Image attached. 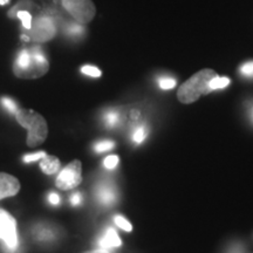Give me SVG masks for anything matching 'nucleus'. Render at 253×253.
I'll list each match as a JSON object with an SVG mask.
<instances>
[{
	"label": "nucleus",
	"instance_id": "nucleus-1",
	"mask_svg": "<svg viewBox=\"0 0 253 253\" xmlns=\"http://www.w3.org/2000/svg\"><path fill=\"white\" fill-rule=\"evenodd\" d=\"M214 77H217V73L213 69L205 68L202 69L192 75L188 81H185L177 91V97L182 103L189 104L197 101L202 95H207L211 93L209 84Z\"/></svg>",
	"mask_w": 253,
	"mask_h": 253
},
{
	"label": "nucleus",
	"instance_id": "nucleus-2",
	"mask_svg": "<svg viewBox=\"0 0 253 253\" xmlns=\"http://www.w3.org/2000/svg\"><path fill=\"white\" fill-rule=\"evenodd\" d=\"M19 125L28 130L26 143L30 148H36L46 141L48 135V126L46 120L39 113L30 109H19L15 113Z\"/></svg>",
	"mask_w": 253,
	"mask_h": 253
},
{
	"label": "nucleus",
	"instance_id": "nucleus-3",
	"mask_svg": "<svg viewBox=\"0 0 253 253\" xmlns=\"http://www.w3.org/2000/svg\"><path fill=\"white\" fill-rule=\"evenodd\" d=\"M61 4L73 19L81 25L90 23L96 14V7L91 0H61Z\"/></svg>",
	"mask_w": 253,
	"mask_h": 253
},
{
	"label": "nucleus",
	"instance_id": "nucleus-4",
	"mask_svg": "<svg viewBox=\"0 0 253 253\" xmlns=\"http://www.w3.org/2000/svg\"><path fill=\"white\" fill-rule=\"evenodd\" d=\"M31 61L24 71L19 72L15 77L20 79H38L43 77L49 69L48 60L40 47H31Z\"/></svg>",
	"mask_w": 253,
	"mask_h": 253
},
{
	"label": "nucleus",
	"instance_id": "nucleus-5",
	"mask_svg": "<svg viewBox=\"0 0 253 253\" xmlns=\"http://www.w3.org/2000/svg\"><path fill=\"white\" fill-rule=\"evenodd\" d=\"M82 182V164L79 160L72 161L56 177V188L63 191L73 190Z\"/></svg>",
	"mask_w": 253,
	"mask_h": 253
},
{
	"label": "nucleus",
	"instance_id": "nucleus-6",
	"mask_svg": "<svg viewBox=\"0 0 253 253\" xmlns=\"http://www.w3.org/2000/svg\"><path fill=\"white\" fill-rule=\"evenodd\" d=\"M28 32H30V38L32 40L38 43H43L48 42L55 37L56 26L52 18L47 17V15H41L34 21V24L32 23V27Z\"/></svg>",
	"mask_w": 253,
	"mask_h": 253
},
{
	"label": "nucleus",
	"instance_id": "nucleus-7",
	"mask_svg": "<svg viewBox=\"0 0 253 253\" xmlns=\"http://www.w3.org/2000/svg\"><path fill=\"white\" fill-rule=\"evenodd\" d=\"M0 239L5 242L8 249L14 250L18 246L17 221L7 211L0 209Z\"/></svg>",
	"mask_w": 253,
	"mask_h": 253
},
{
	"label": "nucleus",
	"instance_id": "nucleus-8",
	"mask_svg": "<svg viewBox=\"0 0 253 253\" xmlns=\"http://www.w3.org/2000/svg\"><path fill=\"white\" fill-rule=\"evenodd\" d=\"M20 191V182L14 176L0 172V199L13 197Z\"/></svg>",
	"mask_w": 253,
	"mask_h": 253
},
{
	"label": "nucleus",
	"instance_id": "nucleus-9",
	"mask_svg": "<svg viewBox=\"0 0 253 253\" xmlns=\"http://www.w3.org/2000/svg\"><path fill=\"white\" fill-rule=\"evenodd\" d=\"M97 199L104 205H112L116 201V190L109 183H102L96 190Z\"/></svg>",
	"mask_w": 253,
	"mask_h": 253
},
{
	"label": "nucleus",
	"instance_id": "nucleus-10",
	"mask_svg": "<svg viewBox=\"0 0 253 253\" xmlns=\"http://www.w3.org/2000/svg\"><path fill=\"white\" fill-rule=\"evenodd\" d=\"M99 245L101 249L108 250L113 248H120L122 245V242L118 233H116V231L109 227V229H107L106 233H104L103 238L100 239Z\"/></svg>",
	"mask_w": 253,
	"mask_h": 253
},
{
	"label": "nucleus",
	"instance_id": "nucleus-11",
	"mask_svg": "<svg viewBox=\"0 0 253 253\" xmlns=\"http://www.w3.org/2000/svg\"><path fill=\"white\" fill-rule=\"evenodd\" d=\"M60 166V160L55 156H50V155H46L45 157H42L40 160V168L42 170L43 173L46 175H53L56 171H59Z\"/></svg>",
	"mask_w": 253,
	"mask_h": 253
},
{
	"label": "nucleus",
	"instance_id": "nucleus-12",
	"mask_svg": "<svg viewBox=\"0 0 253 253\" xmlns=\"http://www.w3.org/2000/svg\"><path fill=\"white\" fill-rule=\"evenodd\" d=\"M103 121L108 128H114V126H119L120 121H121V116L116 110H109L108 113L104 114Z\"/></svg>",
	"mask_w": 253,
	"mask_h": 253
},
{
	"label": "nucleus",
	"instance_id": "nucleus-13",
	"mask_svg": "<svg viewBox=\"0 0 253 253\" xmlns=\"http://www.w3.org/2000/svg\"><path fill=\"white\" fill-rule=\"evenodd\" d=\"M148 136V128L147 126L144 125H138L135 126L134 131H132V141L135 142L136 144H140L143 142Z\"/></svg>",
	"mask_w": 253,
	"mask_h": 253
},
{
	"label": "nucleus",
	"instance_id": "nucleus-14",
	"mask_svg": "<svg viewBox=\"0 0 253 253\" xmlns=\"http://www.w3.org/2000/svg\"><path fill=\"white\" fill-rule=\"evenodd\" d=\"M230 79L226 77H214L212 80L209 84V87H210L211 91L217 90V89H223V88H226L230 84Z\"/></svg>",
	"mask_w": 253,
	"mask_h": 253
},
{
	"label": "nucleus",
	"instance_id": "nucleus-15",
	"mask_svg": "<svg viewBox=\"0 0 253 253\" xmlns=\"http://www.w3.org/2000/svg\"><path fill=\"white\" fill-rule=\"evenodd\" d=\"M177 84L176 79H173L171 77H162L158 79V86H160L161 89L163 90H169L175 88Z\"/></svg>",
	"mask_w": 253,
	"mask_h": 253
},
{
	"label": "nucleus",
	"instance_id": "nucleus-16",
	"mask_svg": "<svg viewBox=\"0 0 253 253\" xmlns=\"http://www.w3.org/2000/svg\"><path fill=\"white\" fill-rule=\"evenodd\" d=\"M114 145H115V143H114L113 141H101V142H97V143L94 145V150L95 153L97 154L104 153V151L113 149Z\"/></svg>",
	"mask_w": 253,
	"mask_h": 253
},
{
	"label": "nucleus",
	"instance_id": "nucleus-17",
	"mask_svg": "<svg viewBox=\"0 0 253 253\" xmlns=\"http://www.w3.org/2000/svg\"><path fill=\"white\" fill-rule=\"evenodd\" d=\"M114 221H115V224L120 227V229L126 231V232H131V231H132V225L130 223H129L128 220L126 219L125 217L115 216V217H114Z\"/></svg>",
	"mask_w": 253,
	"mask_h": 253
},
{
	"label": "nucleus",
	"instance_id": "nucleus-18",
	"mask_svg": "<svg viewBox=\"0 0 253 253\" xmlns=\"http://www.w3.org/2000/svg\"><path fill=\"white\" fill-rule=\"evenodd\" d=\"M17 17L20 19L21 23L25 30H31L32 27V15L28 13L27 11H19L17 13Z\"/></svg>",
	"mask_w": 253,
	"mask_h": 253
},
{
	"label": "nucleus",
	"instance_id": "nucleus-19",
	"mask_svg": "<svg viewBox=\"0 0 253 253\" xmlns=\"http://www.w3.org/2000/svg\"><path fill=\"white\" fill-rule=\"evenodd\" d=\"M81 72L91 78H100L101 75H102V73H101L99 68L95 67V66H89V65L84 66V67L81 68Z\"/></svg>",
	"mask_w": 253,
	"mask_h": 253
},
{
	"label": "nucleus",
	"instance_id": "nucleus-20",
	"mask_svg": "<svg viewBox=\"0 0 253 253\" xmlns=\"http://www.w3.org/2000/svg\"><path fill=\"white\" fill-rule=\"evenodd\" d=\"M1 104L5 107L6 109L8 110V112H11L13 114H15L19 110L17 103H15L14 101L11 99V97H7V96L1 97Z\"/></svg>",
	"mask_w": 253,
	"mask_h": 253
},
{
	"label": "nucleus",
	"instance_id": "nucleus-21",
	"mask_svg": "<svg viewBox=\"0 0 253 253\" xmlns=\"http://www.w3.org/2000/svg\"><path fill=\"white\" fill-rule=\"evenodd\" d=\"M240 73H242L243 77L253 79V60L242 65V67H240Z\"/></svg>",
	"mask_w": 253,
	"mask_h": 253
},
{
	"label": "nucleus",
	"instance_id": "nucleus-22",
	"mask_svg": "<svg viewBox=\"0 0 253 253\" xmlns=\"http://www.w3.org/2000/svg\"><path fill=\"white\" fill-rule=\"evenodd\" d=\"M46 153L45 151H38V153H34V154H30V155H26V156H24L23 161L25 163H32V162H37V161H40L41 158L46 156Z\"/></svg>",
	"mask_w": 253,
	"mask_h": 253
},
{
	"label": "nucleus",
	"instance_id": "nucleus-23",
	"mask_svg": "<svg viewBox=\"0 0 253 253\" xmlns=\"http://www.w3.org/2000/svg\"><path fill=\"white\" fill-rule=\"evenodd\" d=\"M118 164H119V156H116V155H110V156L104 158L103 161V166L109 170L115 169V167L118 166Z\"/></svg>",
	"mask_w": 253,
	"mask_h": 253
},
{
	"label": "nucleus",
	"instance_id": "nucleus-24",
	"mask_svg": "<svg viewBox=\"0 0 253 253\" xmlns=\"http://www.w3.org/2000/svg\"><path fill=\"white\" fill-rule=\"evenodd\" d=\"M84 25H81V24H79V23H77L75 25H71V26H69L68 28H67V31H68V33L69 34H74V36H81L82 33H84Z\"/></svg>",
	"mask_w": 253,
	"mask_h": 253
},
{
	"label": "nucleus",
	"instance_id": "nucleus-25",
	"mask_svg": "<svg viewBox=\"0 0 253 253\" xmlns=\"http://www.w3.org/2000/svg\"><path fill=\"white\" fill-rule=\"evenodd\" d=\"M71 203L73 205H80L82 203V195H81V192H78L77 191V192H74V194L71 196Z\"/></svg>",
	"mask_w": 253,
	"mask_h": 253
},
{
	"label": "nucleus",
	"instance_id": "nucleus-26",
	"mask_svg": "<svg viewBox=\"0 0 253 253\" xmlns=\"http://www.w3.org/2000/svg\"><path fill=\"white\" fill-rule=\"evenodd\" d=\"M48 202L53 205H58L60 203V196L56 194V192H49Z\"/></svg>",
	"mask_w": 253,
	"mask_h": 253
},
{
	"label": "nucleus",
	"instance_id": "nucleus-27",
	"mask_svg": "<svg viewBox=\"0 0 253 253\" xmlns=\"http://www.w3.org/2000/svg\"><path fill=\"white\" fill-rule=\"evenodd\" d=\"M84 253H110L108 250L106 249H97V250H93V251H88V252H84Z\"/></svg>",
	"mask_w": 253,
	"mask_h": 253
},
{
	"label": "nucleus",
	"instance_id": "nucleus-28",
	"mask_svg": "<svg viewBox=\"0 0 253 253\" xmlns=\"http://www.w3.org/2000/svg\"><path fill=\"white\" fill-rule=\"evenodd\" d=\"M229 253H243V250L242 248H239V246H235V248L230 250Z\"/></svg>",
	"mask_w": 253,
	"mask_h": 253
},
{
	"label": "nucleus",
	"instance_id": "nucleus-29",
	"mask_svg": "<svg viewBox=\"0 0 253 253\" xmlns=\"http://www.w3.org/2000/svg\"><path fill=\"white\" fill-rule=\"evenodd\" d=\"M9 1H11V0H0V5L4 6V5H6V4H8Z\"/></svg>",
	"mask_w": 253,
	"mask_h": 253
},
{
	"label": "nucleus",
	"instance_id": "nucleus-30",
	"mask_svg": "<svg viewBox=\"0 0 253 253\" xmlns=\"http://www.w3.org/2000/svg\"><path fill=\"white\" fill-rule=\"evenodd\" d=\"M21 38H23V40H25V41H28V40H30V37H26V36H21Z\"/></svg>",
	"mask_w": 253,
	"mask_h": 253
},
{
	"label": "nucleus",
	"instance_id": "nucleus-31",
	"mask_svg": "<svg viewBox=\"0 0 253 253\" xmlns=\"http://www.w3.org/2000/svg\"><path fill=\"white\" fill-rule=\"evenodd\" d=\"M251 115H252V121H253V107L251 108Z\"/></svg>",
	"mask_w": 253,
	"mask_h": 253
}]
</instances>
